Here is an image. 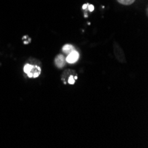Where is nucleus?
<instances>
[{"label":"nucleus","mask_w":148,"mask_h":148,"mask_svg":"<svg viewBox=\"0 0 148 148\" xmlns=\"http://www.w3.org/2000/svg\"><path fill=\"white\" fill-rule=\"evenodd\" d=\"M114 55H115L116 59L120 62H124L125 61V56H124L123 51L116 43H114Z\"/></svg>","instance_id":"f03ea898"},{"label":"nucleus","mask_w":148,"mask_h":148,"mask_svg":"<svg viewBox=\"0 0 148 148\" xmlns=\"http://www.w3.org/2000/svg\"><path fill=\"white\" fill-rule=\"evenodd\" d=\"M73 50H74V47H73L71 45H64L63 48H62L63 52L66 53V54H69V53L71 52Z\"/></svg>","instance_id":"39448f33"},{"label":"nucleus","mask_w":148,"mask_h":148,"mask_svg":"<svg viewBox=\"0 0 148 148\" xmlns=\"http://www.w3.org/2000/svg\"><path fill=\"white\" fill-rule=\"evenodd\" d=\"M117 1L122 4V5H131L133 4L134 2L136 1V0H117Z\"/></svg>","instance_id":"423d86ee"},{"label":"nucleus","mask_w":148,"mask_h":148,"mask_svg":"<svg viewBox=\"0 0 148 148\" xmlns=\"http://www.w3.org/2000/svg\"><path fill=\"white\" fill-rule=\"evenodd\" d=\"M77 78V76L76 75H75V76H73L72 75L69 76V81H68V83L69 84H75V79Z\"/></svg>","instance_id":"0eeeda50"},{"label":"nucleus","mask_w":148,"mask_h":148,"mask_svg":"<svg viewBox=\"0 0 148 148\" xmlns=\"http://www.w3.org/2000/svg\"><path fill=\"white\" fill-rule=\"evenodd\" d=\"M65 63H66V60H65V57L60 54V55H58L55 59V65L56 66H58L59 69H62L63 66H65Z\"/></svg>","instance_id":"20e7f679"},{"label":"nucleus","mask_w":148,"mask_h":148,"mask_svg":"<svg viewBox=\"0 0 148 148\" xmlns=\"http://www.w3.org/2000/svg\"><path fill=\"white\" fill-rule=\"evenodd\" d=\"M23 70H24V73H26L29 77H31V78H36L41 74V69H40V66H35L29 63L26 64L24 66Z\"/></svg>","instance_id":"f257e3e1"},{"label":"nucleus","mask_w":148,"mask_h":148,"mask_svg":"<svg viewBox=\"0 0 148 148\" xmlns=\"http://www.w3.org/2000/svg\"><path fill=\"white\" fill-rule=\"evenodd\" d=\"M79 59V53L78 51H76L75 50H73L71 52L69 53L68 57L66 58V61L69 63V64H74Z\"/></svg>","instance_id":"7ed1b4c3"},{"label":"nucleus","mask_w":148,"mask_h":148,"mask_svg":"<svg viewBox=\"0 0 148 148\" xmlns=\"http://www.w3.org/2000/svg\"><path fill=\"white\" fill-rule=\"evenodd\" d=\"M87 7H88V4H84V5H83V9H84V10L87 9Z\"/></svg>","instance_id":"1a4fd4ad"},{"label":"nucleus","mask_w":148,"mask_h":148,"mask_svg":"<svg viewBox=\"0 0 148 148\" xmlns=\"http://www.w3.org/2000/svg\"><path fill=\"white\" fill-rule=\"evenodd\" d=\"M88 9H89V11L90 12H93V10H94V6H93V5H89L88 4V7H87Z\"/></svg>","instance_id":"6e6552de"}]
</instances>
